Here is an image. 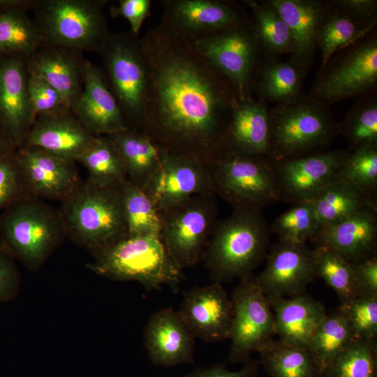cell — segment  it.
<instances>
[{
    "label": "cell",
    "instance_id": "cell-17",
    "mask_svg": "<svg viewBox=\"0 0 377 377\" xmlns=\"http://www.w3.org/2000/svg\"><path fill=\"white\" fill-rule=\"evenodd\" d=\"M346 151L326 150L274 162L281 200L292 205L310 201L339 177Z\"/></svg>",
    "mask_w": 377,
    "mask_h": 377
},
{
    "label": "cell",
    "instance_id": "cell-18",
    "mask_svg": "<svg viewBox=\"0 0 377 377\" xmlns=\"http://www.w3.org/2000/svg\"><path fill=\"white\" fill-rule=\"evenodd\" d=\"M178 313L195 338L207 343L230 339L233 306L221 283L184 291Z\"/></svg>",
    "mask_w": 377,
    "mask_h": 377
},
{
    "label": "cell",
    "instance_id": "cell-16",
    "mask_svg": "<svg viewBox=\"0 0 377 377\" xmlns=\"http://www.w3.org/2000/svg\"><path fill=\"white\" fill-rule=\"evenodd\" d=\"M265 269L253 280L266 297H286L304 294L316 278L313 249L305 244L278 242L266 256Z\"/></svg>",
    "mask_w": 377,
    "mask_h": 377
},
{
    "label": "cell",
    "instance_id": "cell-43",
    "mask_svg": "<svg viewBox=\"0 0 377 377\" xmlns=\"http://www.w3.org/2000/svg\"><path fill=\"white\" fill-rule=\"evenodd\" d=\"M339 177L377 200V147L346 151Z\"/></svg>",
    "mask_w": 377,
    "mask_h": 377
},
{
    "label": "cell",
    "instance_id": "cell-14",
    "mask_svg": "<svg viewBox=\"0 0 377 377\" xmlns=\"http://www.w3.org/2000/svg\"><path fill=\"white\" fill-rule=\"evenodd\" d=\"M161 23L191 40L249 19L246 8L226 0H162Z\"/></svg>",
    "mask_w": 377,
    "mask_h": 377
},
{
    "label": "cell",
    "instance_id": "cell-52",
    "mask_svg": "<svg viewBox=\"0 0 377 377\" xmlns=\"http://www.w3.org/2000/svg\"><path fill=\"white\" fill-rule=\"evenodd\" d=\"M38 0H0V13L11 10L33 11Z\"/></svg>",
    "mask_w": 377,
    "mask_h": 377
},
{
    "label": "cell",
    "instance_id": "cell-49",
    "mask_svg": "<svg viewBox=\"0 0 377 377\" xmlns=\"http://www.w3.org/2000/svg\"><path fill=\"white\" fill-rule=\"evenodd\" d=\"M152 1L151 0H119L117 5L110 7L112 17H124L131 26V31L139 35L140 30L149 15Z\"/></svg>",
    "mask_w": 377,
    "mask_h": 377
},
{
    "label": "cell",
    "instance_id": "cell-21",
    "mask_svg": "<svg viewBox=\"0 0 377 377\" xmlns=\"http://www.w3.org/2000/svg\"><path fill=\"white\" fill-rule=\"evenodd\" d=\"M95 137L82 126L72 110L64 105L37 116L22 146L38 147L75 162Z\"/></svg>",
    "mask_w": 377,
    "mask_h": 377
},
{
    "label": "cell",
    "instance_id": "cell-36",
    "mask_svg": "<svg viewBox=\"0 0 377 377\" xmlns=\"http://www.w3.org/2000/svg\"><path fill=\"white\" fill-rule=\"evenodd\" d=\"M355 339L347 320L337 309L326 314L310 339L307 348L324 372Z\"/></svg>",
    "mask_w": 377,
    "mask_h": 377
},
{
    "label": "cell",
    "instance_id": "cell-8",
    "mask_svg": "<svg viewBox=\"0 0 377 377\" xmlns=\"http://www.w3.org/2000/svg\"><path fill=\"white\" fill-rule=\"evenodd\" d=\"M214 191L233 209H262L281 200L274 162L225 151L208 163Z\"/></svg>",
    "mask_w": 377,
    "mask_h": 377
},
{
    "label": "cell",
    "instance_id": "cell-15",
    "mask_svg": "<svg viewBox=\"0 0 377 377\" xmlns=\"http://www.w3.org/2000/svg\"><path fill=\"white\" fill-rule=\"evenodd\" d=\"M144 191L158 212L198 194L215 193L208 163L176 153L168 154Z\"/></svg>",
    "mask_w": 377,
    "mask_h": 377
},
{
    "label": "cell",
    "instance_id": "cell-11",
    "mask_svg": "<svg viewBox=\"0 0 377 377\" xmlns=\"http://www.w3.org/2000/svg\"><path fill=\"white\" fill-rule=\"evenodd\" d=\"M158 213L160 237L169 256L182 270L193 267L219 223L216 195L198 194Z\"/></svg>",
    "mask_w": 377,
    "mask_h": 377
},
{
    "label": "cell",
    "instance_id": "cell-6",
    "mask_svg": "<svg viewBox=\"0 0 377 377\" xmlns=\"http://www.w3.org/2000/svg\"><path fill=\"white\" fill-rule=\"evenodd\" d=\"M59 211L66 238L91 254L127 236L119 188L82 182Z\"/></svg>",
    "mask_w": 377,
    "mask_h": 377
},
{
    "label": "cell",
    "instance_id": "cell-27",
    "mask_svg": "<svg viewBox=\"0 0 377 377\" xmlns=\"http://www.w3.org/2000/svg\"><path fill=\"white\" fill-rule=\"evenodd\" d=\"M269 148L267 104L253 95L240 100L226 130L225 151L268 157Z\"/></svg>",
    "mask_w": 377,
    "mask_h": 377
},
{
    "label": "cell",
    "instance_id": "cell-46",
    "mask_svg": "<svg viewBox=\"0 0 377 377\" xmlns=\"http://www.w3.org/2000/svg\"><path fill=\"white\" fill-rule=\"evenodd\" d=\"M27 93L34 120L39 114L66 105L62 95L55 88L36 75H29Z\"/></svg>",
    "mask_w": 377,
    "mask_h": 377
},
{
    "label": "cell",
    "instance_id": "cell-7",
    "mask_svg": "<svg viewBox=\"0 0 377 377\" xmlns=\"http://www.w3.org/2000/svg\"><path fill=\"white\" fill-rule=\"evenodd\" d=\"M109 2L38 0L33 19L42 44L100 54L111 35L103 10Z\"/></svg>",
    "mask_w": 377,
    "mask_h": 377
},
{
    "label": "cell",
    "instance_id": "cell-39",
    "mask_svg": "<svg viewBox=\"0 0 377 377\" xmlns=\"http://www.w3.org/2000/svg\"><path fill=\"white\" fill-rule=\"evenodd\" d=\"M42 44L34 20L24 10L0 13V52L31 55Z\"/></svg>",
    "mask_w": 377,
    "mask_h": 377
},
{
    "label": "cell",
    "instance_id": "cell-41",
    "mask_svg": "<svg viewBox=\"0 0 377 377\" xmlns=\"http://www.w3.org/2000/svg\"><path fill=\"white\" fill-rule=\"evenodd\" d=\"M376 344L355 339L324 371L323 377H377Z\"/></svg>",
    "mask_w": 377,
    "mask_h": 377
},
{
    "label": "cell",
    "instance_id": "cell-34",
    "mask_svg": "<svg viewBox=\"0 0 377 377\" xmlns=\"http://www.w3.org/2000/svg\"><path fill=\"white\" fill-rule=\"evenodd\" d=\"M327 7L317 35V48L321 52L323 68L339 51L360 40L376 28L362 25L336 10L327 0Z\"/></svg>",
    "mask_w": 377,
    "mask_h": 377
},
{
    "label": "cell",
    "instance_id": "cell-26",
    "mask_svg": "<svg viewBox=\"0 0 377 377\" xmlns=\"http://www.w3.org/2000/svg\"><path fill=\"white\" fill-rule=\"evenodd\" d=\"M287 24L293 49L289 61L306 73L313 64L327 0H267Z\"/></svg>",
    "mask_w": 377,
    "mask_h": 377
},
{
    "label": "cell",
    "instance_id": "cell-9",
    "mask_svg": "<svg viewBox=\"0 0 377 377\" xmlns=\"http://www.w3.org/2000/svg\"><path fill=\"white\" fill-rule=\"evenodd\" d=\"M108 84L128 128L140 129L147 91V64L141 37L131 31L111 34L100 54Z\"/></svg>",
    "mask_w": 377,
    "mask_h": 377
},
{
    "label": "cell",
    "instance_id": "cell-28",
    "mask_svg": "<svg viewBox=\"0 0 377 377\" xmlns=\"http://www.w3.org/2000/svg\"><path fill=\"white\" fill-rule=\"evenodd\" d=\"M267 299L273 313L279 340L307 348L313 334L327 314L324 306L304 294Z\"/></svg>",
    "mask_w": 377,
    "mask_h": 377
},
{
    "label": "cell",
    "instance_id": "cell-3",
    "mask_svg": "<svg viewBox=\"0 0 377 377\" xmlns=\"http://www.w3.org/2000/svg\"><path fill=\"white\" fill-rule=\"evenodd\" d=\"M87 269L114 281H136L147 290L169 286L179 290L182 270L169 256L159 235L126 236L91 254Z\"/></svg>",
    "mask_w": 377,
    "mask_h": 377
},
{
    "label": "cell",
    "instance_id": "cell-13",
    "mask_svg": "<svg viewBox=\"0 0 377 377\" xmlns=\"http://www.w3.org/2000/svg\"><path fill=\"white\" fill-rule=\"evenodd\" d=\"M253 276L241 279L232 294L233 318L228 360L232 363L248 362L252 353L267 348L276 336L269 304Z\"/></svg>",
    "mask_w": 377,
    "mask_h": 377
},
{
    "label": "cell",
    "instance_id": "cell-10",
    "mask_svg": "<svg viewBox=\"0 0 377 377\" xmlns=\"http://www.w3.org/2000/svg\"><path fill=\"white\" fill-rule=\"evenodd\" d=\"M377 33L364 37L337 52L321 69L308 94L330 106L350 98L376 93Z\"/></svg>",
    "mask_w": 377,
    "mask_h": 377
},
{
    "label": "cell",
    "instance_id": "cell-42",
    "mask_svg": "<svg viewBox=\"0 0 377 377\" xmlns=\"http://www.w3.org/2000/svg\"><path fill=\"white\" fill-rule=\"evenodd\" d=\"M271 232L277 235L279 242L305 244L320 230V226L309 201L292 205L280 214L270 226Z\"/></svg>",
    "mask_w": 377,
    "mask_h": 377
},
{
    "label": "cell",
    "instance_id": "cell-24",
    "mask_svg": "<svg viewBox=\"0 0 377 377\" xmlns=\"http://www.w3.org/2000/svg\"><path fill=\"white\" fill-rule=\"evenodd\" d=\"M72 111L82 126L95 136L111 135L128 129L103 68L89 61L82 94Z\"/></svg>",
    "mask_w": 377,
    "mask_h": 377
},
{
    "label": "cell",
    "instance_id": "cell-50",
    "mask_svg": "<svg viewBox=\"0 0 377 377\" xmlns=\"http://www.w3.org/2000/svg\"><path fill=\"white\" fill-rule=\"evenodd\" d=\"M352 265L359 295H377V256Z\"/></svg>",
    "mask_w": 377,
    "mask_h": 377
},
{
    "label": "cell",
    "instance_id": "cell-29",
    "mask_svg": "<svg viewBox=\"0 0 377 377\" xmlns=\"http://www.w3.org/2000/svg\"><path fill=\"white\" fill-rule=\"evenodd\" d=\"M279 58L260 56L251 84L256 98L274 105L291 103L307 94L304 89L307 73Z\"/></svg>",
    "mask_w": 377,
    "mask_h": 377
},
{
    "label": "cell",
    "instance_id": "cell-2",
    "mask_svg": "<svg viewBox=\"0 0 377 377\" xmlns=\"http://www.w3.org/2000/svg\"><path fill=\"white\" fill-rule=\"evenodd\" d=\"M271 233L260 209H233L219 221L202 258L211 279L222 283L253 276L266 258Z\"/></svg>",
    "mask_w": 377,
    "mask_h": 377
},
{
    "label": "cell",
    "instance_id": "cell-23",
    "mask_svg": "<svg viewBox=\"0 0 377 377\" xmlns=\"http://www.w3.org/2000/svg\"><path fill=\"white\" fill-rule=\"evenodd\" d=\"M87 63L82 52L43 44L27 57L29 73L55 88L71 110L82 94Z\"/></svg>",
    "mask_w": 377,
    "mask_h": 377
},
{
    "label": "cell",
    "instance_id": "cell-54",
    "mask_svg": "<svg viewBox=\"0 0 377 377\" xmlns=\"http://www.w3.org/2000/svg\"><path fill=\"white\" fill-rule=\"evenodd\" d=\"M320 377H323V375Z\"/></svg>",
    "mask_w": 377,
    "mask_h": 377
},
{
    "label": "cell",
    "instance_id": "cell-25",
    "mask_svg": "<svg viewBox=\"0 0 377 377\" xmlns=\"http://www.w3.org/2000/svg\"><path fill=\"white\" fill-rule=\"evenodd\" d=\"M311 240L325 246L350 264L377 256V207H364L319 230Z\"/></svg>",
    "mask_w": 377,
    "mask_h": 377
},
{
    "label": "cell",
    "instance_id": "cell-51",
    "mask_svg": "<svg viewBox=\"0 0 377 377\" xmlns=\"http://www.w3.org/2000/svg\"><path fill=\"white\" fill-rule=\"evenodd\" d=\"M258 362L250 360L239 371H232L225 364H217L197 368L183 377H258Z\"/></svg>",
    "mask_w": 377,
    "mask_h": 377
},
{
    "label": "cell",
    "instance_id": "cell-20",
    "mask_svg": "<svg viewBox=\"0 0 377 377\" xmlns=\"http://www.w3.org/2000/svg\"><path fill=\"white\" fill-rule=\"evenodd\" d=\"M27 57L0 52V126L17 149L34 121L27 93Z\"/></svg>",
    "mask_w": 377,
    "mask_h": 377
},
{
    "label": "cell",
    "instance_id": "cell-40",
    "mask_svg": "<svg viewBox=\"0 0 377 377\" xmlns=\"http://www.w3.org/2000/svg\"><path fill=\"white\" fill-rule=\"evenodd\" d=\"M313 251L316 277L336 292L341 303L359 295L352 264L325 246H315Z\"/></svg>",
    "mask_w": 377,
    "mask_h": 377
},
{
    "label": "cell",
    "instance_id": "cell-5",
    "mask_svg": "<svg viewBox=\"0 0 377 377\" xmlns=\"http://www.w3.org/2000/svg\"><path fill=\"white\" fill-rule=\"evenodd\" d=\"M269 148L273 162L326 151L339 135V122L330 106L308 94L300 99L269 108Z\"/></svg>",
    "mask_w": 377,
    "mask_h": 377
},
{
    "label": "cell",
    "instance_id": "cell-37",
    "mask_svg": "<svg viewBox=\"0 0 377 377\" xmlns=\"http://www.w3.org/2000/svg\"><path fill=\"white\" fill-rule=\"evenodd\" d=\"M348 151L377 147L376 93L358 98L339 123Z\"/></svg>",
    "mask_w": 377,
    "mask_h": 377
},
{
    "label": "cell",
    "instance_id": "cell-33",
    "mask_svg": "<svg viewBox=\"0 0 377 377\" xmlns=\"http://www.w3.org/2000/svg\"><path fill=\"white\" fill-rule=\"evenodd\" d=\"M77 161L88 171L86 181L94 186L118 188L128 180L122 158L108 135L96 136Z\"/></svg>",
    "mask_w": 377,
    "mask_h": 377
},
{
    "label": "cell",
    "instance_id": "cell-32",
    "mask_svg": "<svg viewBox=\"0 0 377 377\" xmlns=\"http://www.w3.org/2000/svg\"><path fill=\"white\" fill-rule=\"evenodd\" d=\"M309 202L320 229L334 224L364 207H377V200L339 177Z\"/></svg>",
    "mask_w": 377,
    "mask_h": 377
},
{
    "label": "cell",
    "instance_id": "cell-22",
    "mask_svg": "<svg viewBox=\"0 0 377 377\" xmlns=\"http://www.w3.org/2000/svg\"><path fill=\"white\" fill-rule=\"evenodd\" d=\"M195 337L178 311L172 308L154 313L143 332L151 362L163 367L193 364Z\"/></svg>",
    "mask_w": 377,
    "mask_h": 377
},
{
    "label": "cell",
    "instance_id": "cell-53",
    "mask_svg": "<svg viewBox=\"0 0 377 377\" xmlns=\"http://www.w3.org/2000/svg\"><path fill=\"white\" fill-rule=\"evenodd\" d=\"M16 149L17 147L0 126V157Z\"/></svg>",
    "mask_w": 377,
    "mask_h": 377
},
{
    "label": "cell",
    "instance_id": "cell-38",
    "mask_svg": "<svg viewBox=\"0 0 377 377\" xmlns=\"http://www.w3.org/2000/svg\"><path fill=\"white\" fill-rule=\"evenodd\" d=\"M127 236L155 235L161 232L159 213L144 191L128 180L119 187Z\"/></svg>",
    "mask_w": 377,
    "mask_h": 377
},
{
    "label": "cell",
    "instance_id": "cell-48",
    "mask_svg": "<svg viewBox=\"0 0 377 377\" xmlns=\"http://www.w3.org/2000/svg\"><path fill=\"white\" fill-rule=\"evenodd\" d=\"M332 6L357 22L371 28L377 24L376 0H330Z\"/></svg>",
    "mask_w": 377,
    "mask_h": 377
},
{
    "label": "cell",
    "instance_id": "cell-4",
    "mask_svg": "<svg viewBox=\"0 0 377 377\" xmlns=\"http://www.w3.org/2000/svg\"><path fill=\"white\" fill-rule=\"evenodd\" d=\"M66 238L59 209L28 195L0 216V244L29 271L38 270Z\"/></svg>",
    "mask_w": 377,
    "mask_h": 377
},
{
    "label": "cell",
    "instance_id": "cell-19",
    "mask_svg": "<svg viewBox=\"0 0 377 377\" xmlns=\"http://www.w3.org/2000/svg\"><path fill=\"white\" fill-rule=\"evenodd\" d=\"M16 157L32 196L63 201L82 182L75 161L40 148L22 146L16 149Z\"/></svg>",
    "mask_w": 377,
    "mask_h": 377
},
{
    "label": "cell",
    "instance_id": "cell-12",
    "mask_svg": "<svg viewBox=\"0 0 377 377\" xmlns=\"http://www.w3.org/2000/svg\"><path fill=\"white\" fill-rule=\"evenodd\" d=\"M191 40L195 50L234 87L240 100L252 95V81L261 55L249 19Z\"/></svg>",
    "mask_w": 377,
    "mask_h": 377
},
{
    "label": "cell",
    "instance_id": "cell-30",
    "mask_svg": "<svg viewBox=\"0 0 377 377\" xmlns=\"http://www.w3.org/2000/svg\"><path fill=\"white\" fill-rule=\"evenodd\" d=\"M108 136L122 158L128 180L145 190L170 152L138 129L128 128Z\"/></svg>",
    "mask_w": 377,
    "mask_h": 377
},
{
    "label": "cell",
    "instance_id": "cell-44",
    "mask_svg": "<svg viewBox=\"0 0 377 377\" xmlns=\"http://www.w3.org/2000/svg\"><path fill=\"white\" fill-rule=\"evenodd\" d=\"M347 320L356 339L376 344L377 295H358L337 309Z\"/></svg>",
    "mask_w": 377,
    "mask_h": 377
},
{
    "label": "cell",
    "instance_id": "cell-31",
    "mask_svg": "<svg viewBox=\"0 0 377 377\" xmlns=\"http://www.w3.org/2000/svg\"><path fill=\"white\" fill-rule=\"evenodd\" d=\"M242 2L251 10L249 22L260 55L271 57L290 55L293 49L290 31L275 8L267 0Z\"/></svg>",
    "mask_w": 377,
    "mask_h": 377
},
{
    "label": "cell",
    "instance_id": "cell-35",
    "mask_svg": "<svg viewBox=\"0 0 377 377\" xmlns=\"http://www.w3.org/2000/svg\"><path fill=\"white\" fill-rule=\"evenodd\" d=\"M259 353L269 377H320L323 373L307 348L274 340Z\"/></svg>",
    "mask_w": 377,
    "mask_h": 377
},
{
    "label": "cell",
    "instance_id": "cell-45",
    "mask_svg": "<svg viewBox=\"0 0 377 377\" xmlns=\"http://www.w3.org/2000/svg\"><path fill=\"white\" fill-rule=\"evenodd\" d=\"M28 195L16 150L0 157V210Z\"/></svg>",
    "mask_w": 377,
    "mask_h": 377
},
{
    "label": "cell",
    "instance_id": "cell-1",
    "mask_svg": "<svg viewBox=\"0 0 377 377\" xmlns=\"http://www.w3.org/2000/svg\"><path fill=\"white\" fill-rule=\"evenodd\" d=\"M141 37L148 71L139 130L170 153L209 163L225 151V133L240 99L234 87L194 48L160 23Z\"/></svg>",
    "mask_w": 377,
    "mask_h": 377
},
{
    "label": "cell",
    "instance_id": "cell-47",
    "mask_svg": "<svg viewBox=\"0 0 377 377\" xmlns=\"http://www.w3.org/2000/svg\"><path fill=\"white\" fill-rule=\"evenodd\" d=\"M21 283L15 259L0 244V303L15 300L20 295Z\"/></svg>",
    "mask_w": 377,
    "mask_h": 377
}]
</instances>
